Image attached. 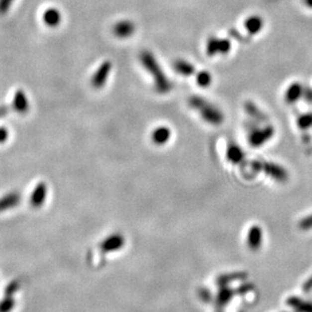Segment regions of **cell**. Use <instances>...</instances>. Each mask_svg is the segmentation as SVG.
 <instances>
[{"label": "cell", "instance_id": "12", "mask_svg": "<svg viewBox=\"0 0 312 312\" xmlns=\"http://www.w3.org/2000/svg\"><path fill=\"white\" fill-rule=\"evenodd\" d=\"M226 158H227V160L232 162L233 164L238 163L242 158V151L239 148V146H237L236 144H233V143L227 146Z\"/></svg>", "mask_w": 312, "mask_h": 312}, {"label": "cell", "instance_id": "5", "mask_svg": "<svg viewBox=\"0 0 312 312\" xmlns=\"http://www.w3.org/2000/svg\"><path fill=\"white\" fill-rule=\"evenodd\" d=\"M125 244V238L120 233H113L105 237L101 243V248L104 252H110L121 249Z\"/></svg>", "mask_w": 312, "mask_h": 312}, {"label": "cell", "instance_id": "9", "mask_svg": "<svg viewBox=\"0 0 312 312\" xmlns=\"http://www.w3.org/2000/svg\"><path fill=\"white\" fill-rule=\"evenodd\" d=\"M174 68L178 74L185 77L193 76L196 74L195 66L185 59H177L174 62Z\"/></svg>", "mask_w": 312, "mask_h": 312}, {"label": "cell", "instance_id": "6", "mask_svg": "<svg viewBox=\"0 0 312 312\" xmlns=\"http://www.w3.org/2000/svg\"><path fill=\"white\" fill-rule=\"evenodd\" d=\"M172 130L167 126H158L151 133V141L157 146L165 145L172 138Z\"/></svg>", "mask_w": 312, "mask_h": 312}, {"label": "cell", "instance_id": "14", "mask_svg": "<svg viewBox=\"0 0 312 312\" xmlns=\"http://www.w3.org/2000/svg\"><path fill=\"white\" fill-rule=\"evenodd\" d=\"M46 195H47V187L44 183H42L37 187V189L35 190L33 194V198H32L33 205H36V206L42 205V203L44 202L46 198Z\"/></svg>", "mask_w": 312, "mask_h": 312}, {"label": "cell", "instance_id": "3", "mask_svg": "<svg viewBox=\"0 0 312 312\" xmlns=\"http://www.w3.org/2000/svg\"><path fill=\"white\" fill-rule=\"evenodd\" d=\"M112 69V64L109 60L104 61L98 69L95 71L94 75L91 78V84L92 87L96 90L103 89L106 84V81L110 75Z\"/></svg>", "mask_w": 312, "mask_h": 312}, {"label": "cell", "instance_id": "13", "mask_svg": "<svg viewBox=\"0 0 312 312\" xmlns=\"http://www.w3.org/2000/svg\"><path fill=\"white\" fill-rule=\"evenodd\" d=\"M196 81L199 87L201 88H208L212 84V80L213 77L211 75V73L207 70H203V71H199L196 72Z\"/></svg>", "mask_w": 312, "mask_h": 312}, {"label": "cell", "instance_id": "2", "mask_svg": "<svg viewBox=\"0 0 312 312\" xmlns=\"http://www.w3.org/2000/svg\"><path fill=\"white\" fill-rule=\"evenodd\" d=\"M189 106L197 111L202 120L211 126H220L224 122V113L211 102L200 96H192L188 100Z\"/></svg>", "mask_w": 312, "mask_h": 312}, {"label": "cell", "instance_id": "11", "mask_svg": "<svg viewBox=\"0 0 312 312\" xmlns=\"http://www.w3.org/2000/svg\"><path fill=\"white\" fill-rule=\"evenodd\" d=\"M237 294L236 290H232L230 288H228L227 286H222V288L220 289L218 295H217V303L218 305L222 308L225 305L228 304L230 302V300L233 298V296Z\"/></svg>", "mask_w": 312, "mask_h": 312}, {"label": "cell", "instance_id": "17", "mask_svg": "<svg viewBox=\"0 0 312 312\" xmlns=\"http://www.w3.org/2000/svg\"><path fill=\"white\" fill-rule=\"evenodd\" d=\"M15 103H16L17 110L23 111V110L27 109V101H25V99L21 93H17L16 98H15Z\"/></svg>", "mask_w": 312, "mask_h": 312}, {"label": "cell", "instance_id": "19", "mask_svg": "<svg viewBox=\"0 0 312 312\" xmlns=\"http://www.w3.org/2000/svg\"><path fill=\"white\" fill-rule=\"evenodd\" d=\"M303 290H304L305 292H309V291L312 290V276L304 283Z\"/></svg>", "mask_w": 312, "mask_h": 312}, {"label": "cell", "instance_id": "7", "mask_svg": "<svg viewBox=\"0 0 312 312\" xmlns=\"http://www.w3.org/2000/svg\"><path fill=\"white\" fill-rule=\"evenodd\" d=\"M263 242V231L259 226H252L247 234V245L251 250H257Z\"/></svg>", "mask_w": 312, "mask_h": 312}, {"label": "cell", "instance_id": "10", "mask_svg": "<svg viewBox=\"0 0 312 312\" xmlns=\"http://www.w3.org/2000/svg\"><path fill=\"white\" fill-rule=\"evenodd\" d=\"M287 304L296 312H312V303L302 300L298 297H290L287 300Z\"/></svg>", "mask_w": 312, "mask_h": 312}, {"label": "cell", "instance_id": "18", "mask_svg": "<svg viewBox=\"0 0 312 312\" xmlns=\"http://www.w3.org/2000/svg\"><path fill=\"white\" fill-rule=\"evenodd\" d=\"M246 26L249 32L255 33L261 27V21L259 18H250L249 20H247Z\"/></svg>", "mask_w": 312, "mask_h": 312}, {"label": "cell", "instance_id": "1", "mask_svg": "<svg viewBox=\"0 0 312 312\" xmlns=\"http://www.w3.org/2000/svg\"><path fill=\"white\" fill-rule=\"evenodd\" d=\"M139 61L143 68L151 75L154 89L159 95H167L173 90V83L162 70L154 54L149 50H143L139 54Z\"/></svg>", "mask_w": 312, "mask_h": 312}, {"label": "cell", "instance_id": "4", "mask_svg": "<svg viewBox=\"0 0 312 312\" xmlns=\"http://www.w3.org/2000/svg\"><path fill=\"white\" fill-rule=\"evenodd\" d=\"M230 48L231 44L228 40L211 37L207 42L206 53L210 57H214L217 55H225L230 52Z\"/></svg>", "mask_w": 312, "mask_h": 312}, {"label": "cell", "instance_id": "21", "mask_svg": "<svg viewBox=\"0 0 312 312\" xmlns=\"http://www.w3.org/2000/svg\"><path fill=\"white\" fill-rule=\"evenodd\" d=\"M218 312H222V311H218Z\"/></svg>", "mask_w": 312, "mask_h": 312}, {"label": "cell", "instance_id": "16", "mask_svg": "<svg viewBox=\"0 0 312 312\" xmlns=\"http://www.w3.org/2000/svg\"><path fill=\"white\" fill-rule=\"evenodd\" d=\"M45 20L50 25H56L60 21V14L55 10H50L46 13Z\"/></svg>", "mask_w": 312, "mask_h": 312}, {"label": "cell", "instance_id": "8", "mask_svg": "<svg viewBox=\"0 0 312 312\" xmlns=\"http://www.w3.org/2000/svg\"><path fill=\"white\" fill-rule=\"evenodd\" d=\"M113 35L120 39H126L131 37L135 32V25L133 22L124 20L118 22L115 26H113Z\"/></svg>", "mask_w": 312, "mask_h": 312}, {"label": "cell", "instance_id": "15", "mask_svg": "<svg viewBox=\"0 0 312 312\" xmlns=\"http://www.w3.org/2000/svg\"><path fill=\"white\" fill-rule=\"evenodd\" d=\"M244 278V274L243 273H234V274H230V275H226V276H222L218 279V284L219 286H227L228 283L235 281V280H239V279H243Z\"/></svg>", "mask_w": 312, "mask_h": 312}, {"label": "cell", "instance_id": "20", "mask_svg": "<svg viewBox=\"0 0 312 312\" xmlns=\"http://www.w3.org/2000/svg\"><path fill=\"white\" fill-rule=\"evenodd\" d=\"M307 2H308L310 5H312V0H307Z\"/></svg>", "mask_w": 312, "mask_h": 312}]
</instances>
